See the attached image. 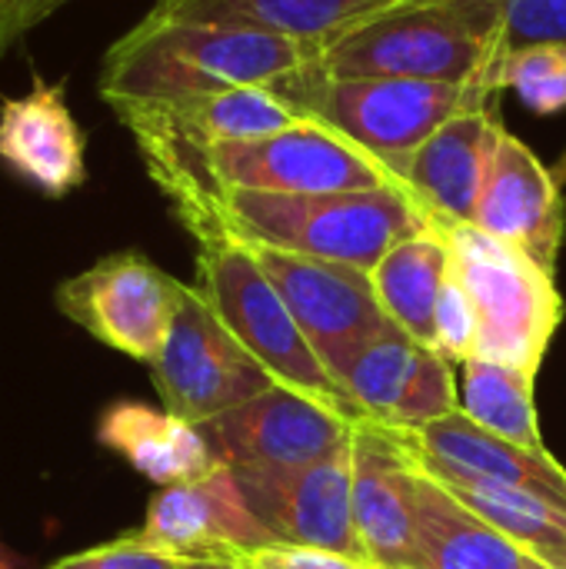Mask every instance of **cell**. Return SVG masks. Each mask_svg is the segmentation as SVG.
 I'll use <instances>...</instances> for the list:
<instances>
[{
  "label": "cell",
  "instance_id": "8992f818",
  "mask_svg": "<svg viewBox=\"0 0 566 569\" xmlns=\"http://www.w3.org/2000/svg\"><path fill=\"white\" fill-rule=\"evenodd\" d=\"M197 247V290L207 297L224 327L250 350V357L280 387L307 393L347 417L367 420L314 353L254 250L230 237H214Z\"/></svg>",
  "mask_w": 566,
  "mask_h": 569
},
{
  "label": "cell",
  "instance_id": "836d02e7",
  "mask_svg": "<svg viewBox=\"0 0 566 569\" xmlns=\"http://www.w3.org/2000/svg\"><path fill=\"white\" fill-rule=\"evenodd\" d=\"M180 569H244L240 563H230V560H183Z\"/></svg>",
  "mask_w": 566,
  "mask_h": 569
},
{
  "label": "cell",
  "instance_id": "d6986e66",
  "mask_svg": "<svg viewBox=\"0 0 566 569\" xmlns=\"http://www.w3.org/2000/svg\"><path fill=\"white\" fill-rule=\"evenodd\" d=\"M113 113L130 133H160L193 147L257 140L307 120L274 83L234 87L180 103H130Z\"/></svg>",
  "mask_w": 566,
  "mask_h": 569
},
{
  "label": "cell",
  "instance_id": "d6a6232c",
  "mask_svg": "<svg viewBox=\"0 0 566 569\" xmlns=\"http://www.w3.org/2000/svg\"><path fill=\"white\" fill-rule=\"evenodd\" d=\"M530 553V550H527ZM534 557H540L544 563H550L554 569H566V543L564 547H550V550H537Z\"/></svg>",
  "mask_w": 566,
  "mask_h": 569
},
{
  "label": "cell",
  "instance_id": "d4e9b609",
  "mask_svg": "<svg viewBox=\"0 0 566 569\" xmlns=\"http://www.w3.org/2000/svg\"><path fill=\"white\" fill-rule=\"evenodd\" d=\"M440 483L480 520H487L490 527H497L504 537H510L530 553L566 543V510L547 503L537 493L500 487V483H464V480H440Z\"/></svg>",
  "mask_w": 566,
  "mask_h": 569
},
{
  "label": "cell",
  "instance_id": "ac0fdd59",
  "mask_svg": "<svg viewBox=\"0 0 566 569\" xmlns=\"http://www.w3.org/2000/svg\"><path fill=\"white\" fill-rule=\"evenodd\" d=\"M504 130L497 103L474 107L447 120L407 160L400 183L427 210L434 227L474 223Z\"/></svg>",
  "mask_w": 566,
  "mask_h": 569
},
{
  "label": "cell",
  "instance_id": "1f68e13d",
  "mask_svg": "<svg viewBox=\"0 0 566 569\" xmlns=\"http://www.w3.org/2000/svg\"><path fill=\"white\" fill-rule=\"evenodd\" d=\"M63 3H70V0H37V3L30 7V13H27V23H23V27H27V33H30L43 17H50L57 7H63Z\"/></svg>",
  "mask_w": 566,
  "mask_h": 569
},
{
  "label": "cell",
  "instance_id": "83f0119b",
  "mask_svg": "<svg viewBox=\"0 0 566 569\" xmlns=\"http://www.w3.org/2000/svg\"><path fill=\"white\" fill-rule=\"evenodd\" d=\"M434 350L444 360H450L454 367L477 353V313H474V303H470L467 290L454 277V270H450V280H447V287L440 293V303H437Z\"/></svg>",
  "mask_w": 566,
  "mask_h": 569
},
{
  "label": "cell",
  "instance_id": "8fae6325",
  "mask_svg": "<svg viewBox=\"0 0 566 569\" xmlns=\"http://www.w3.org/2000/svg\"><path fill=\"white\" fill-rule=\"evenodd\" d=\"M357 417L274 383L260 397L197 423L220 467H300L350 443Z\"/></svg>",
  "mask_w": 566,
  "mask_h": 569
},
{
  "label": "cell",
  "instance_id": "d590c367",
  "mask_svg": "<svg viewBox=\"0 0 566 569\" xmlns=\"http://www.w3.org/2000/svg\"><path fill=\"white\" fill-rule=\"evenodd\" d=\"M550 170H554V177H557V183L564 187V183H566V150H564V153H560V157H557V163H554Z\"/></svg>",
  "mask_w": 566,
  "mask_h": 569
},
{
  "label": "cell",
  "instance_id": "ba28073f",
  "mask_svg": "<svg viewBox=\"0 0 566 569\" xmlns=\"http://www.w3.org/2000/svg\"><path fill=\"white\" fill-rule=\"evenodd\" d=\"M183 283L137 250H120L67 277L53 300L57 310L103 347L153 363L167 343Z\"/></svg>",
  "mask_w": 566,
  "mask_h": 569
},
{
  "label": "cell",
  "instance_id": "9a60e30c",
  "mask_svg": "<svg viewBox=\"0 0 566 569\" xmlns=\"http://www.w3.org/2000/svg\"><path fill=\"white\" fill-rule=\"evenodd\" d=\"M400 437L414 463L437 480L517 487L566 510V470L547 450L517 447L477 427L460 410L430 420L424 427L400 430Z\"/></svg>",
  "mask_w": 566,
  "mask_h": 569
},
{
  "label": "cell",
  "instance_id": "3957f363",
  "mask_svg": "<svg viewBox=\"0 0 566 569\" xmlns=\"http://www.w3.org/2000/svg\"><path fill=\"white\" fill-rule=\"evenodd\" d=\"M500 37L497 0H400L324 43L314 67L334 77H407L494 90Z\"/></svg>",
  "mask_w": 566,
  "mask_h": 569
},
{
  "label": "cell",
  "instance_id": "4316f807",
  "mask_svg": "<svg viewBox=\"0 0 566 569\" xmlns=\"http://www.w3.org/2000/svg\"><path fill=\"white\" fill-rule=\"evenodd\" d=\"M500 3V57L530 43H566V0H497Z\"/></svg>",
  "mask_w": 566,
  "mask_h": 569
},
{
  "label": "cell",
  "instance_id": "52a82bcc",
  "mask_svg": "<svg viewBox=\"0 0 566 569\" xmlns=\"http://www.w3.org/2000/svg\"><path fill=\"white\" fill-rule=\"evenodd\" d=\"M150 373L163 410L190 423H207L277 383L224 327L207 297L187 283L180 290L167 343L150 363Z\"/></svg>",
  "mask_w": 566,
  "mask_h": 569
},
{
  "label": "cell",
  "instance_id": "6da1fadb",
  "mask_svg": "<svg viewBox=\"0 0 566 569\" xmlns=\"http://www.w3.org/2000/svg\"><path fill=\"white\" fill-rule=\"evenodd\" d=\"M320 57V47L250 27L147 13L100 63L97 90L117 110L180 103L234 87L277 83Z\"/></svg>",
  "mask_w": 566,
  "mask_h": 569
},
{
  "label": "cell",
  "instance_id": "e575fe53",
  "mask_svg": "<svg viewBox=\"0 0 566 569\" xmlns=\"http://www.w3.org/2000/svg\"><path fill=\"white\" fill-rule=\"evenodd\" d=\"M0 569H23V560L0 540Z\"/></svg>",
  "mask_w": 566,
  "mask_h": 569
},
{
  "label": "cell",
  "instance_id": "603a6c76",
  "mask_svg": "<svg viewBox=\"0 0 566 569\" xmlns=\"http://www.w3.org/2000/svg\"><path fill=\"white\" fill-rule=\"evenodd\" d=\"M377 300L384 313L407 330L414 340L434 347V320L440 293L450 280V247L447 237L430 227L417 237L400 240L370 270Z\"/></svg>",
  "mask_w": 566,
  "mask_h": 569
},
{
  "label": "cell",
  "instance_id": "cb8c5ba5",
  "mask_svg": "<svg viewBox=\"0 0 566 569\" xmlns=\"http://www.w3.org/2000/svg\"><path fill=\"white\" fill-rule=\"evenodd\" d=\"M457 410L464 417L517 447L544 450L534 403V373L477 357L457 363Z\"/></svg>",
  "mask_w": 566,
  "mask_h": 569
},
{
  "label": "cell",
  "instance_id": "5b68a950",
  "mask_svg": "<svg viewBox=\"0 0 566 569\" xmlns=\"http://www.w3.org/2000/svg\"><path fill=\"white\" fill-rule=\"evenodd\" d=\"M437 230L447 237L450 270L477 313L474 357L537 377L564 320V300L554 273L474 223H450Z\"/></svg>",
  "mask_w": 566,
  "mask_h": 569
},
{
  "label": "cell",
  "instance_id": "277c9868",
  "mask_svg": "<svg viewBox=\"0 0 566 569\" xmlns=\"http://www.w3.org/2000/svg\"><path fill=\"white\" fill-rule=\"evenodd\" d=\"M307 120L347 137L397 177L407 160L457 113L497 103L487 83H437L407 77H334L314 63L274 83Z\"/></svg>",
  "mask_w": 566,
  "mask_h": 569
},
{
  "label": "cell",
  "instance_id": "4dcf8cb0",
  "mask_svg": "<svg viewBox=\"0 0 566 569\" xmlns=\"http://www.w3.org/2000/svg\"><path fill=\"white\" fill-rule=\"evenodd\" d=\"M37 0H0V53L27 37V13Z\"/></svg>",
  "mask_w": 566,
  "mask_h": 569
},
{
  "label": "cell",
  "instance_id": "9c48e42d",
  "mask_svg": "<svg viewBox=\"0 0 566 569\" xmlns=\"http://www.w3.org/2000/svg\"><path fill=\"white\" fill-rule=\"evenodd\" d=\"M314 353L344 387L350 363L390 323L367 270L300 253L250 247Z\"/></svg>",
  "mask_w": 566,
  "mask_h": 569
},
{
  "label": "cell",
  "instance_id": "484cf974",
  "mask_svg": "<svg viewBox=\"0 0 566 569\" xmlns=\"http://www.w3.org/2000/svg\"><path fill=\"white\" fill-rule=\"evenodd\" d=\"M490 83L497 93L514 90L537 117L560 113L566 110V43H530L504 53Z\"/></svg>",
  "mask_w": 566,
  "mask_h": 569
},
{
  "label": "cell",
  "instance_id": "30bf717a",
  "mask_svg": "<svg viewBox=\"0 0 566 569\" xmlns=\"http://www.w3.org/2000/svg\"><path fill=\"white\" fill-rule=\"evenodd\" d=\"M234 473L257 520L280 543L367 560L350 507V443L314 463L244 467Z\"/></svg>",
  "mask_w": 566,
  "mask_h": 569
},
{
  "label": "cell",
  "instance_id": "74e56055",
  "mask_svg": "<svg viewBox=\"0 0 566 569\" xmlns=\"http://www.w3.org/2000/svg\"><path fill=\"white\" fill-rule=\"evenodd\" d=\"M524 569H554L550 563H544L540 557H534V553H527V567Z\"/></svg>",
  "mask_w": 566,
  "mask_h": 569
},
{
  "label": "cell",
  "instance_id": "44dd1931",
  "mask_svg": "<svg viewBox=\"0 0 566 569\" xmlns=\"http://www.w3.org/2000/svg\"><path fill=\"white\" fill-rule=\"evenodd\" d=\"M414 460V457H410ZM417 550L424 569H524L527 550L464 507L414 463Z\"/></svg>",
  "mask_w": 566,
  "mask_h": 569
},
{
  "label": "cell",
  "instance_id": "f1b7e54d",
  "mask_svg": "<svg viewBox=\"0 0 566 569\" xmlns=\"http://www.w3.org/2000/svg\"><path fill=\"white\" fill-rule=\"evenodd\" d=\"M73 560L83 569H180L183 560L170 557V553H160L153 547H143L137 543L130 533L120 537V540H110V543H100V547H90V550H80L73 553Z\"/></svg>",
  "mask_w": 566,
  "mask_h": 569
},
{
  "label": "cell",
  "instance_id": "8d00e7d4",
  "mask_svg": "<svg viewBox=\"0 0 566 569\" xmlns=\"http://www.w3.org/2000/svg\"><path fill=\"white\" fill-rule=\"evenodd\" d=\"M43 569H83L73 557H63V560H57V563H50V567H43Z\"/></svg>",
  "mask_w": 566,
  "mask_h": 569
},
{
  "label": "cell",
  "instance_id": "2e32d148",
  "mask_svg": "<svg viewBox=\"0 0 566 569\" xmlns=\"http://www.w3.org/2000/svg\"><path fill=\"white\" fill-rule=\"evenodd\" d=\"M474 227L524 250L557 277L564 247L566 203L554 170L510 130H504L490 177L474 210Z\"/></svg>",
  "mask_w": 566,
  "mask_h": 569
},
{
  "label": "cell",
  "instance_id": "5bb4252c",
  "mask_svg": "<svg viewBox=\"0 0 566 569\" xmlns=\"http://www.w3.org/2000/svg\"><path fill=\"white\" fill-rule=\"evenodd\" d=\"M344 390L367 420L397 430H414L457 410L454 363L394 320L350 363Z\"/></svg>",
  "mask_w": 566,
  "mask_h": 569
},
{
  "label": "cell",
  "instance_id": "e0dca14e",
  "mask_svg": "<svg viewBox=\"0 0 566 569\" xmlns=\"http://www.w3.org/2000/svg\"><path fill=\"white\" fill-rule=\"evenodd\" d=\"M87 137L67 107L63 83L33 77L0 103V163L43 197H67L87 180Z\"/></svg>",
  "mask_w": 566,
  "mask_h": 569
},
{
  "label": "cell",
  "instance_id": "f546056e",
  "mask_svg": "<svg viewBox=\"0 0 566 569\" xmlns=\"http://www.w3.org/2000/svg\"><path fill=\"white\" fill-rule=\"evenodd\" d=\"M234 563H240L244 569H377L367 560L310 550V547H270V550L244 553Z\"/></svg>",
  "mask_w": 566,
  "mask_h": 569
},
{
  "label": "cell",
  "instance_id": "7c38bea8",
  "mask_svg": "<svg viewBox=\"0 0 566 569\" xmlns=\"http://www.w3.org/2000/svg\"><path fill=\"white\" fill-rule=\"evenodd\" d=\"M130 537L177 560L234 563L244 553L287 547L257 520L230 467H217L203 480L160 490Z\"/></svg>",
  "mask_w": 566,
  "mask_h": 569
},
{
  "label": "cell",
  "instance_id": "7402d4cb",
  "mask_svg": "<svg viewBox=\"0 0 566 569\" xmlns=\"http://www.w3.org/2000/svg\"><path fill=\"white\" fill-rule=\"evenodd\" d=\"M394 3L400 0H157L153 13L250 27L324 47Z\"/></svg>",
  "mask_w": 566,
  "mask_h": 569
},
{
  "label": "cell",
  "instance_id": "7a4b0ae2",
  "mask_svg": "<svg viewBox=\"0 0 566 569\" xmlns=\"http://www.w3.org/2000/svg\"><path fill=\"white\" fill-rule=\"evenodd\" d=\"M430 227L427 210L407 193V187L340 193L224 190L207 213L187 227V233L197 243L230 237L247 247L334 260L370 273L400 240Z\"/></svg>",
  "mask_w": 566,
  "mask_h": 569
},
{
  "label": "cell",
  "instance_id": "ffe728a7",
  "mask_svg": "<svg viewBox=\"0 0 566 569\" xmlns=\"http://www.w3.org/2000/svg\"><path fill=\"white\" fill-rule=\"evenodd\" d=\"M97 440L160 490L203 480L220 467L197 423L140 400L110 403L97 420Z\"/></svg>",
  "mask_w": 566,
  "mask_h": 569
},
{
  "label": "cell",
  "instance_id": "4fadbf2b",
  "mask_svg": "<svg viewBox=\"0 0 566 569\" xmlns=\"http://www.w3.org/2000/svg\"><path fill=\"white\" fill-rule=\"evenodd\" d=\"M350 507L367 560L377 569H424L417 550L414 460L400 430L357 420L350 437Z\"/></svg>",
  "mask_w": 566,
  "mask_h": 569
}]
</instances>
